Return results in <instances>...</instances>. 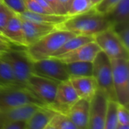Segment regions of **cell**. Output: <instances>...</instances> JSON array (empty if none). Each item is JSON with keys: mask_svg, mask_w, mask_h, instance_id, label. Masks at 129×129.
<instances>
[{"mask_svg": "<svg viewBox=\"0 0 129 129\" xmlns=\"http://www.w3.org/2000/svg\"><path fill=\"white\" fill-rule=\"evenodd\" d=\"M111 27L104 14L95 11L94 8L82 14L68 17L56 28L69 31L76 36H94L101 32Z\"/></svg>", "mask_w": 129, "mask_h": 129, "instance_id": "cell-1", "label": "cell"}, {"mask_svg": "<svg viewBox=\"0 0 129 129\" xmlns=\"http://www.w3.org/2000/svg\"><path fill=\"white\" fill-rule=\"evenodd\" d=\"M76 36L71 32L54 29L37 42L26 46L24 51L32 62L51 57L69 39Z\"/></svg>", "mask_w": 129, "mask_h": 129, "instance_id": "cell-2", "label": "cell"}, {"mask_svg": "<svg viewBox=\"0 0 129 129\" xmlns=\"http://www.w3.org/2000/svg\"><path fill=\"white\" fill-rule=\"evenodd\" d=\"M101 91L108 100L116 102L113 87V69L110 59L102 51H100L93 61V75Z\"/></svg>", "mask_w": 129, "mask_h": 129, "instance_id": "cell-3", "label": "cell"}, {"mask_svg": "<svg viewBox=\"0 0 129 129\" xmlns=\"http://www.w3.org/2000/svg\"><path fill=\"white\" fill-rule=\"evenodd\" d=\"M29 104H35L41 106H46L26 87H0V109Z\"/></svg>", "mask_w": 129, "mask_h": 129, "instance_id": "cell-4", "label": "cell"}, {"mask_svg": "<svg viewBox=\"0 0 129 129\" xmlns=\"http://www.w3.org/2000/svg\"><path fill=\"white\" fill-rule=\"evenodd\" d=\"M116 103L129 107V59H110Z\"/></svg>", "mask_w": 129, "mask_h": 129, "instance_id": "cell-5", "label": "cell"}, {"mask_svg": "<svg viewBox=\"0 0 129 129\" xmlns=\"http://www.w3.org/2000/svg\"><path fill=\"white\" fill-rule=\"evenodd\" d=\"M1 58L10 65L17 82L26 87L29 78L33 74V62L28 58L24 49L4 52Z\"/></svg>", "mask_w": 129, "mask_h": 129, "instance_id": "cell-6", "label": "cell"}, {"mask_svg": "<svg viewBox=\"0 0 129 129\" xmlns=\"http://www.w3.org/2000/svg\"><path fill=\"white\" fill-rule=\"evenodd\" d=\"M94 39L101 50L110 59H129V50L124 46L111 27L95 35Z\"/></svg>", "mask_w": 129, "mask_h": 129, "instance_id": "cell-7", "label": "cell"}, {"mask_svg": "<svg viewBox=\"0 0 129 129\" xmlns=\"http://www.w3.org/2000/svg\"><path fill=\"white\" fill-rule=\"evenodd\" d=\"M59 83L57 81L33 73L29 78L26 87L47 106H50L54 102Z\"/></svg>", "mask_w": 129, "mask_h": 129, "instance_id": "cell-8", "label": "cell"}, {"mask_svg": "<svg viewBox=\"0 0 129 129\" xmlns=\"http://www.w3.org/2000/svg\"><path fill=\"white\" fill-rule=\"evenodd\" d=\"M33 73L58 82L70 79L64 63L52 57L33 62Z\"/></svg>", "mask_w": 129, "mask_h": 129, "instance_id": "cell-9", "label": "cell"}, {"mask_svg": "<svg viewBox=\"0 0 129 129\" xmlns=\"http://www.w3.org/2000/svg\"><path fill=\"white\" fill-rule=\"evenodd\" d=\"M79 100L70 79L58 84L53 103L48 106L57 113L64 115L66 112Z\"/></svg>", "mask_w": 129, "mask_h": 129, "instance_id": "cell-10", "label": "cell"}, {"mask_svg": "<svg viewBox=\"0 0 129 129\" xmlns=\"http://www.w3.org/2000/svg\"><path fill=\"white\" fill-rule=\"evenodd\" d=\"M108 100L105 95L98 90L90 102V114L88 129H104Z\"/></svg>", "mask_w": 129, "mask_h": 129, "instance_id": "cell-11", "label": "cell"}, {"mask_svg": "<svg viewBox=\"0 0 129 129\" xmlns=\"http://www.w3.org/2000/svg\"><path fill=\"white\" fill-rule=\"evenodd\" d=\"M100 51L101 50L98 45L94 41H91L70 52L52 58L58 59L63 63L74 62H93Z\"/></svg>", "mask_w": 129, "mask_h": 129, "instance_id": "cell-12", "label": "cell"}, {"mask_svg": "<svg viewBox=\"0 0 129 129\" xmlns=\"http://www.w3.org/2000/svg\"><path fill=\"white\" fill-rule=\"evenodd\" d=\"M40 107L41 106L29 104L0 109V128L9 123L26 122Z\"/></svg>", "mask_w": 129, "mask_h": 129, "instance_id": "cell-13", "label": "cell"}, {"mask_svg": "<svg viewBox=\"0 0 129 129\" xmlns=\"http://www.w3.org/2000/svg\"><path fill=\"white\" fill-rule=\"evenodd\" d=\"M90 102L79 99L64 114L79 129H88Z\"/></svg>", "mask_w": 129, "mask_h": 129, "instance_id": "cell-14", "label": "cell"}, {"mask_svg": "<svg viewBox=\"0 0 129 129\" xmlns=\"http://www.w3.org/2000/svg\"><path fill=\"white\" fill-rule=\"evenodd\" d=\"M22 22L26 46H28L56 29L55 26L47 25L26 20L20 17Z\"/></svg>", "mask_w": 129, "mask_h": 129, "instance_id": "cell-15", "label": "cell"}, {"mask_svg": "<svg viewBox=\"0 0 129 129\" xmlns=\"http://www.w3.org/2000/svg\"><path fill=\"white\" fill-rule=\"evenodd\" d=\"M2 34L16 46L26 48L22 22L20 16L15 13L10 17Z\"/></svg>", "mask_w": 129, "mask_h": 129, "instance_id": "cell-16", "label": "cell"}, {"mask_svg": "<svg viewBox=\"0 0 129 129\" xmlns=\"http://www.w3.org/2000/svg\"><path fill=\"white\" fill-rule=\"evenodd\" d=\"M70 81L79 99L91 102L98 90L97 82L93 76L71 78Z\"/></svg>", "mask_w": 129, "mask_h": 129, "instance_id": "cell-17", "label": "cell"}, {"mask_svg": "<svg viewBox=\"0 0 129 129\" xmlns=\"http://www.w3.org/2000/svg\"><path fill=\"white\" fill-rule=\"evenodd\" d=\"M57 114L48 106H41L25 122V129L45 128Z\"/></svg>", "mask_w": 129, "mask_h": 129, "instance_id": "cell-18", "label": "cell"}, {"mask_svg": "<svg viewBox=\"0 0 129 129\" xmlns=\"http://www.w3.org/2000/svg\"><path fill=\"white\" fill-rule=\"evenodd\" d=\"M22 18L29 20L33 22L52 25L57 27V25L63 23L66 19L68 18L67 15H61L57 14H42V13H35L26 10L22 14H18Z\"/></svg>", "mask_w": 129, "mask_h": 129, "instance_id": "cell-19", "label": "cell"}, {"mask_svg": "<svg viewBox=\"0 0 129 129\" xmlns=\"http://www.w3.org/2000/svg\"><path fill=\"white\" fill-rule=\"evenodd\" d=\"M105 16L111 27L129 23V0H121Z\"/></svg>", "mask_w": 129, "mask_h": 129, "instance_id": "cell-20", "label": "cell"}, {"mask_svg": "<svg viewBox=\"0 0 129 129\" xmlns=\"http://www.w3.org/2000/svg\"><path fill=\"white\" fill-rule=\"evenodd\" d=\"M64 65L70 78L93 75V62H74Z\"/></svg>", "mask_w": 129, "mask_h": 129, "instance_id": "cell-21", "label": "cell"}, {"mask_svg": "<svg viewBox=\"0 0 129 129\" xmlns=\"http://www.w3.org/2000/svg\"><path fill=\"white\" fill-rule=\"evenodd\" d=\"M91 41H94L93 36H74L73 37L69 39L59 49H57L51 57H57L68 52H70L77 48L90 43Z\"/></svg>", "mask_w": 129, "mask_h": 129, "instance_id": "cell-22", "label": "cell"}, {"mask_svg": "<svg viewBox=\"0 0 129 129\" xmlns=\"http://www.w3.org/2000/svg\"><path fill=\"white\" fill-rule=\"evenodd\" d=\"M9 86H21V85H20L17 82L10 65L1 58L0 59V87H9Z\"/></svg>", "mask_w": 129, "mask_h": 129, "instance_id": "cell-23", "label": "cell"}, {"mask_svg": "<svg viewBox=\"0 0 129 129\" xmlns=\"http://www.w3.org/2000/svg\"><path fill=\"white\" fill-rule=\"evenodd\" d=\"M94 8V5L90 0H72L67 10V15L73 17L86 13Z\"/></svg>", "mask_w": 129, "mask_h": 129, "instance_id": "cell-24", "label": "cell"}, {"mask_svg": "<svg viewBox=\"0 0 129 129\" xmlns=\"http://www.w3.org/2000/svg\"><path fill=\"white\" fill-rule=\"evenodd\" d=\"M116 102L108 100L104 129H117L118 128L119 124L116 116Z\"/></svg>", "mask_w": 129, "mask_h": 129, "instance_id": "cell-25", "label": "cell"}, {"mask_svg": "<svg viewBox=\"0 0 129 129\" xmlns=\"http://www.w3.org/2000/svg\"><path fill=\"white\" fill-rule=\"evenodd\" d=\"M124 46L129 50V23L111 27Z\"/></svg>", "mask_w": 129, "mask_h": 129, "instance_id": "cell-26", "label": "cell"}, {"mask_svg": "<svg viewBox=\"0 0 129 129\" xmlns=\"http://www.w3.org/2000/svg\"><path fill=\"white\" fill-rule=\"evenodd\" d=\"M3 4L11 11L20 14L26 10L24 0H2Z\"/></svg>", "mask_w": 129, "mask_h": 129, "instance_id": "cell-27", "label": "cell"}, {"mask_svg": "<svg viewBox=\"0 0 129 129\" xmlns=\"http://www.w3.org/2000/svg\"><path fill=\"white\" fill-rule=\"evenodd\" d=\"M121 0H102L94 8L96 11L102 14H107Z\"/></svg>", "mask_w": 129, "mask_h": 129, "instance_id": "cell-28", "label": "cell"}, {"mask_svg": "<svg viewBox=\"0 0 129 129\" xmlns=\"http://www.w3.org/2000/svg\"><path fill=\"white\" fill-rule=\"evenodd\" d=\"M116 116L118 124L119 125H124L129 124V110L128 108L120 105L117 103L116 106Z\"/></svg>", "mask_w": 129, "mask_h": 129, "instance_id": "cell-29", "label": "cell"}, {"mask_svg": "<svg viewBox=\"0 0 129 129\" xmlns=\"http://www.w3.org/2000/svg\"><path fill=\"white\" fill-rule=\"evenodd\" d=\"M55 118L58 129H79L65 115L57 113Z\"/></svg>", "mask_w": 129, "mask_h": 129, "instance_id": "cell-30", "label": "cell"}, {"mask_svg": "<svg viewBox=\"0 0 129 129\" xmlns=\"http://www.w3.org/2000/svg\"><path fill=\"white\" fill-rule=\"evenodd\" d=\"M13 11H11L8 8H7L5 5L0 8V33L2 34L8 21L10 17L13 14Z\"/></svg>", "mask_w": 129, "mask_h": 129, "instance_id": "cell-31", "label": "cell"}, {"mask_svg": "<svg viewBox=\"0 0 129 129\" xmlns=\"http://www.w3.org/2000/svg\"><path fill=\"white\" fill-rule=\"evenodd\" d=\"M24 2H25L27 11L35 12V13L50 14L45 8H43L36 0H24Z\"/></svg>", "mask_w": 129, "mask_h": 129, "instance_id": "cell-32", "label": "cell"}, {"mask_svg": "<svg viewBox=\"0 0 129 129\" xmlns=\"http://www.w3.org/2000/svg\"><path fill=\"white\" fill-rule=\"evenodd\" d=\"M48 4L51 6L55 14H61V15H67V11L64 8L60 5L58 0H45Z\"/></svg>", "mask_w": 129, "mask_h": 129, "instance_id": "cell-33", "label": "cell"}, {"mask_svg": "<svg viewBox=\"0 0 129 129\" xmlns=\"http://www.w3.org/2000/svg\"><path fill=\"white\" fill-rule=\"evenodd\" d=\"M16 46L9 41L5 36L0 33V51L1 52H8L12 49H15L14 46Z\"/></svg>", "mask_w": 129, "mask_h": 129, "instance_id": "cell-34", "label": "cell"}, {"mask_svg": "<svg viewBox=\"0 0 129 129\" xmlns=\"http://www.w3.org/2000/svg\"><path fill=\"white\" fill-rule=\"evenodd\" d=\"M0 129H25V122H13L9 123Z\"/></svg>", "mask_w": 129, "mask_h": 129, "instance_id": "cell-35", "label": "cell"}, {"mask_svg": "<svg viewBox=\"0 0 129 129\" xmlns=\"http://www.w3.org/2000/svg\"><path fill=\"white\" fill-rule=\"evenodd\" d=\"M43 8H45L48 12H49L50 14H55L54 11H53V9L51 8V6L48 4V2L45 0H36Z\"/></svg>", "mask_w": 129, "mask_h": 129, "instance_id": "cell-36", "label": "cell"}, {"mask_svg": "<svg viewBox=\"0 0 129 129\" xmlns=\"http://www.w3.org/2000/svg\"><path fill=\"white\" fill-rule=\"evenodd\" d=\"M55 116L53 118V119L50 122V123L43 129H58L57 128V121H56V118Z\"/></svg>", "mask_w": 129, "mask_h": 129, "instance_id": "cell-37", "label": "cell"}, {"mask_svg": "<svg viewBox=\"0 0 129 129\" xmlns=\"http://www.w3.org/2000/svg\"><path fill=\"white\" fill-rule=\"evenodd\" d=\"M59 2L60 3V5L64 8V9L66 10V11L67 12V10L71 4L72 0H58Z\"/></svg>", "mask_w": 129, "mask_h": 129, "instance_id": "cell-38", "label": "cell"}, {"mask_svg": "<svg viewBox=\"0 0 129 129\" xmlns=\"http://www.w3.org/2000/svg\"><path fill=\"white\" fill-rule=\"evenodd\" d=\"M117 129H129V124L124 125H118Z\"/></svg>", "mask_w": 129, "mask_h": 129, "instance_id": "cell-39", "label": "cell"}, {"mask_svg": "<svg viewBox=\"0 0 129 129\" xmlns=\"http://www.w3.org/2000/svg\"><path fill=\"white\" fill-rule=\"evenodd\" d=\"M91 2V3L93 4V5H94V7L95 6V5H97L98 3H100L102 0H90Z\"/></svg>", "mask_w": 129, "mask_h": 129, "instance_id": "cell-40", "label": "cell"}, {"mask_svg": "<svg viewBox=\"0 0 129 129\" xmlns=\"http://www.w3.org/2000/svg\"><path fill=\"white\" fill-rule=\"evenodd\" d=\"M3 5H4V4H3V2H2V0H0V8H1Z\"/></svg>", "mask_w": 129, "mask_h": 129, "instance_id": "cell-41", "label": "cell"}, {"mask_svg": "<svg viewBox=\"0 0 129 129\" xmlns=\"http://www.w3.org/2000/svg\"><path fill=\"white\" fill-rule=\"evenodd\" d=\"M2 53H3V52H1V51H0V59H1V57H2Z\"/></svg>", "mask_w": 129, "mask_h": 129, "instance_id": "cell-42", "label": "cell"}]
</instances>
